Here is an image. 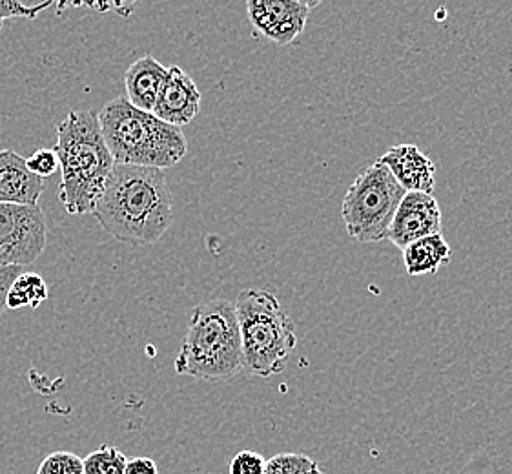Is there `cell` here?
<instances>
[{
    "instance_id": "1",
    "label": "cell",
    "mask_w": 512,
    "mask_h": 474,
    "mask_svg": "<svg viewBox=\"0 0 512 474\" xmlns=\"http://www.w3.org/2000/svg\"><path fill=\"white\" fill-rule=\"evenodd\" d=\"M174 197L161 168L113 165L93 205L97 223L130 247L152 245L174 221Z\"/></svg>"
},
{
    "instance_id": "2",
    "label": "cell",
    "mask_w": 512,
    "mask_h": 474,
    "mask_svg": "<svg viewBox=\"0 0 512 474\" xmlns=\"http://www.w3.org/2000/svg\"><path fill=\"white\" fill-rule=\"evenodd\" d=\"M53 152L61 168L62 207L72 216L92 214L115 165L97 115L90 110H73L66 115L57 128Z\"/></svg>"
},
{
    "instance_id": "3",
    "label": "cell",
    "mask_w": 512,
    "mask_h": 474,
    "mask_svg": "<svg viewBox=\"0 0 512 474\" xmlns=\"http://www.w3.org/2000/svg\"><path fill=\"white\" fill-rule=\"evenodd\" d=\"M108 146L117 165L172 168L188 154V143L181 128L164 123L154 112L135 108L126 97L104 104L97 115Z\"/></svg>"
},
{
    "instance_id": "4",
    "label": "cell",
    "mask_w": 512,
    "mask_h": 474,
    "mask_svg": "<svg viewBox=\"0 0 512 474\" xmlns=\"http://www.w3.org/2000/svg\"><path fill=\"white\" fill-rule=\"evenodd\" d=\"M174 367L181 376L205 382H228L245 371L234 303L210 299L195 307Z\"/></svg>"
},
{
    "instance_id": "5",
    "label": "cell",
    "mask_w": 512,
    "mask_h": 474,
    "mask_svg": "<svg viewBox=\"0 0 512 474\" xmlns=\"http://www.w3.org/2000/svg\"><path fill=\"white\" fill-rule=\"evenodd\" d=\"M234 305L246 374L257 378L281 374L297 345L292 318L268 290H243Z\"/></svg>"
},
{
    "instance_id": "6",
    "label": "cell",
    "mask_w": 512,
    "mask_h": 474,
    "mask_svg": "<svg viewBox=\"0 0 512 474\" xmlns=\"http://www.w3.org/2000/svg\"><path fill=\"white\" fill-rule=\"evenodd\" d=\"M407 192L378 159L363 168L350 185L341 217L347 234L358 243L389 241V230L401 199Z\"/></svg>"
},
{
    "instance_id": "7",
    "label": "cell",
    "mask_w": 512,
    "mask_h": 474,
    "mask_svg": "<svg viewBox=\"0 0 512 474\" xmlns=\"http://www.w3.org/2000/svg\"><path fill=\"white\" fill-rule=\"evenodd\" d=\"M48 239L46 217L39 205L0 203V267L35 263Z\"/></svg>"
},
{
    "instance_id": "8",
    "label": "cell",
    "mask_w": 512,
    "mask_h": 474,
    "mask_svg": "<svg viewBox=\"0 0 512 474\" xmlns=\"http://www.w3.org/2000/svg\"><path fill=\"white\" fill-rule=\"evenodd\" d=\"M246 13L257 35L287 46L305 30L310 10L299 0H246Z\"/></svg>"
},
{
    "instance_id": "9",
    "label": "cell",
    "mask_w": 512,
    "mask_h": 474,
    "mask_svg": "<svg viewBox=\"0 0 512 474\" xmlns=\"http://www.w3.org/2000/svg\"><path fill=\"white\" fill-rule=\"evenodd\" d=\"M441 208L434 194L407 192L394 214L389 230V241L403 248L421 237L441 234Z\"/></svg>"
},
{
    "instance_id": "10",
    "label": "cell",
    "mask_w": 512,
    "mask_h": 474,
    "mask_svg": "<svg viewBox=\"0 0 512 474\" xmlns=\"http://www.w3.org/2000/svg\"><path fill=\"white\" fill-rule=\"evenodd\" d=\"M201 110V92L194 79L179 66H170L157 97L154 114L177 128L192 123Z\"/></svg>"
},
{
    "instance_id": "11",
    "label": "cell",
    "mask_w": 512,
    "mask_h": 474,
    "mask_svg": "<svg viewBox=\"0 0 512 474\" xmlns=\"http://www.w3.org/2000/svg\"><path fill=\"white\" fill-rule=\"evenodd\" d=\"M405 192L434 194L436 163L416 145H398L378 157Z\"/></svg>"
},
{
    "instance_id": "12",
    "label": "cell",
    "mask_w": 512,
    "mask_h": 474,
    "mask_svg": "<svg viewBox=\"0 0 512 474\" xmlns=\"http://www.w3.org/2000/svg\"><path fill=\"white\" fill-rule=\"evenodd\" d=\"M44 179L31 174L26 159L13 150H0V203L39 205Z\"/></svg>"
},
{
    "instance_id": "13",
    "label": "cell",
    "mask_w": 512,
    "mask_h": 474,
    "mask_svg": "<svg viewBox=\"0 0 512 474\" xmlns=\"http://www.w3.org/2000/svg\"><path fill=\"white\" fill-rule=\"evenodd\" d=\"M166 75L168 68H164L152 55H144L124 73L126 99L139 110L154 112Z\"/></svg>"
},
{
    "instance_id": "14",
    "label": "cell",
    "mask_w": 512,
    "mask_h": 474,
    "mask_svg": "<svg viewBox=\"0 0 512 474\" xmlns=\"http://www.w3.org/2000/svg\"><path fill=\"white\" fill-rule=\"evenodd\" d=\"M401 252L403 265L409 276L436 274L441 267L449 265L452 258V248L445 241L443 234H432L416 239Z\"/></svg>"
},
{
    "instance_id": "15",
    "label": "cell",
    "mask_w": 512,
    "mask_h": 474,
    "mask_svg": "<svg viewBox=\"0 0 512 474\" xmlns=\"http://www.w3.org/2000/svg\"><path fill=\"white\" fill-rule=\"evenodd\" d=\"M46 299H48V285L44 278L35 272H22L11 285L6 307L13 310L26 309V307L39 309Z\"/></svg>"
},
{
    "instance_id": "16",
    "label": "cell",
    "mask_w": 512,
    "mask_h": 474,
    "mask_svg": "<svg viewBox=\"0 0 512 474\" xmlns=\"http://www.w3.org/2000/svg\"><path fill=\"white\" fill-rule=\"evenodd\" d=\"M128 458L117 447L103 445L82 458V474H124Z\"/></svg>"
},
{
    "instance_id": "17",
    "label": "cell",
    "mask_w": 512,
    "mask_h": 474,
    "mask_svg": "<svg viewBox=\"0 0 512 474\" xmlns=\"http://www.w3.org/2000/svg\"><path fill=\"white\" fill-rule=\"evenodd\" d=\"M319 465L307 454L281 453L267 460L263 474H314Z\"/></svg>"
},
{
    "instance_id": "18",
    "label": "cell",
    "mask_w": 512,
    "mask_h": 474,
    "mask_svg": "<svg viewBox=\"0 0 512 474\" xmlns=\"http://www.w3.org/2000/svg\"><path fill=\"white\" fill-rule=\"evenodd\" d=\"M37 474H82V458L68 451H57L42 460Z\"/></svg>"
},
{
    "instance_id": "19",
    "label": "cell",
    "mask_w": 512,
    "mask_h": 474,
    "mask_svg": "<svg viewBox=\"0 0 512 474\" xmlns=\"http://www.w3.org/2000/svg\"><path fill=\"white\" fill-rule=\"evenodd\" d=\"M26 166H28L31 174L44 179V177L53 176L57 172L59 159H57V154L53 152V148H41L26 159Z\"/></svg>"
},
{
    "instance_id": "20",
    "label": "cell",
    "mask_w": 512,
    "mask_h": 474,
    "mask_svg": "<svg viewBox=\"0 0 512 474\" xmlns=\"http://www.w3.org/2000/svg\"><path fill=\"white\" fill-rule=\"evenodd\" d=\"M267 460L254 451H241L230 460V474H263Z\"/></svg>"
},
{
    "instance_id": "21",
    "label": "cell",
    "mask_w": 512,
    "mask_h": 474,
    "mask_svg": "<svg viewBox=\"0 0 512 474\" xmlns=\"http://www.w3.org/2000/svg\"><path fill=\"white\" fill-rule=\"evenodd\" d=\"M139 2L141 0H92V10L99 13H115L123 19H128Z\"/></svg>"
},
{
    "instance_id": "22",
    "label": "cell",
    "mask_w": 512,
    "mask_h": 474,
    "mask_svg": "<svg viewBox=\"0 0 512 474\" xmlns=\"http://www.w3.org/2000/svg\"><path fill=\"white\" fill-rule=\"evenodd\" d=\"M24 272L22 267H0V314L6 309V299L10 292L13 281L19 278V274Z\"/></svg>"
},
{
    "instance_id": "23",
    "label": "cell",
    "mask_w": 512,
    "mask_h": 474,
    "mask_svg": "<svg viewBox=\"0 0 512 474\" xmlns=\"http://www.w3.org/2000/svg\"><path fill=\"white\" fill-rule=\"evenodd\" d=\"M124 474H159V471L152 458L139 456V458H128Z\"/></svg>"
},
{
    "instance_id": "24",
    "label": "cell",
    "mask_w": 512,
    "mask_h": 474,
    "mask_svg": "<svg viewBox=\"0 0 512 474\" xmlns=\"http://www.w3.org/2000/svg\"><path fill=\"white\" fill-rule=\"evenodd\" d=\"M53 8L61 15L72 8H92V0H52Z\"/></svg>"
},
{
    "instance_id": "25",
    "label": "cell",
    "mask_w": 512,
    "mask_h": 474,
    "mask_svg": "<svg viewBox=\"0 0 512 474\" xmlns=\"http://www.w3.org/2000/svg\"><path fill=\"white\" fill-rule=\"evenodd\" d=\"M301 4H305L307 6L308 10H312V8H316V6H319L323 0H299Z\"/></svg>"
},
{
    "instance_id": "26",
    "label": "cell",
    "mask_w": 512,
    "mask_h": 474,
    "mask_svg": "<svg viewBox=\"0 0 512 474\" xmlns=\"http://www.w3.org/2000/svg\"><path fill=\"white\" fill-rule=\"evenodd\" d=\"M314 474H325V473H323V471H321V469H318V471H316V473H314Z\"/></svg>"
},
{
    "instance_id": "27",
    "label": "cell",
    "mask_w": 512,
    "mask_h": 474,
    "mask_svg": "<svg viewBox=\"0 0 512 474\" xmlns=\"http://www.w3.org/2000/svg\"><path fill=\"white\" fill-rule=\"evenodd\" d=\"M2 26H4V22H0V31H2Z\"/></svg>"
}]
</instances>
